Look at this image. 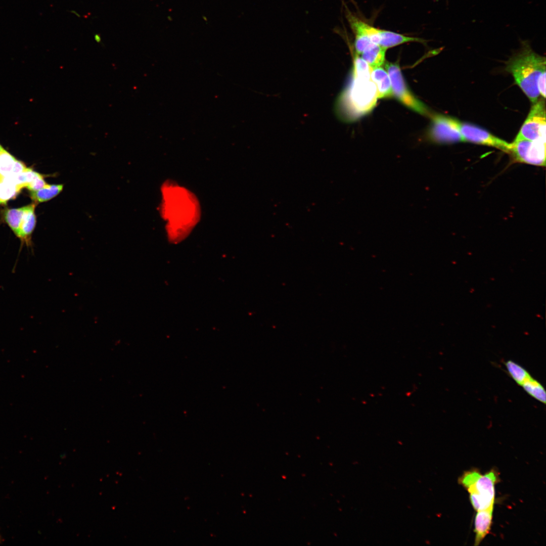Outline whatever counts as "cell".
Returning a JSON list of instances; mask_svg holds the SVG:
<instances>
[{
    "instance_id": "1",
    "label": "cell",
    "mask_w": 546,
    "mask_h": 546,
    "mask_svg": "<svg viewBox=\"0 0 546 546\" xmlns=\"http://www.w3.org/2000/svg\"><path fill=\"white\" fill-rule=\"evenodd\" d=\"M351 81L339 101V111L345 120L353 121L371 112L377 103V91L371 74L352 73Z\"/></svg>"
},
{
    "instance_id": "2",
    "label": "cell",
    "mask_w": 546,
    "mask_h": 546,
    "mask_svg": "<svg viewBox=\"0 0 546 546\" xmlns=\"http://www.w3.org/2000/svg\"><path fill=\"white\" fill-rule=\"evenodd\" d=\"M506 70L511 73L516 83L532 103L540 95L537 88L539 76L545 72V58L536 54L528 44L512 57L507 64Z\"/></svg>"
},
{
    "instance_id": "3",
    "label": "cell",
    "mask_w": 546,
    "mask_h": 546,
    "mask_svg": "<svg viewBox=\"0 0 546 546\" xmlns=\"http://www.w3.org/2000/svg\"><path fill=\"white\" fill-rule=\"evenodd\" d=\"M498 478L493 470L484 475L472 470L465 472L459 479V482L468 490L472 505L479 511L493 507L495 485Z\"/></svg>"
},
{
    "instance_id": "4",
    "label": "cell",
    "mask_w": 546,
    "mask_h": 546,
    "mask_svg": "<svg viewBox=\"0 0 546 546\" xmlns=\"http://www.w3.org/2000/svg\"><path fill=\"white\" fill-rule=\"evenodd\" d=\"M386 69L390 79L393 96L410 109L423 115H429L430 112L427 106L408 88L399 65L396 63H387Z\"/></svg>"
},
{
    "instance_id": "5",
    "label": "cell",
    "mask_w": 546,
    "mask_h": 546,
    "mask_svg": "<svg viewBox=\"0 0 546 546\" xmlns=\"http://www.w3.org/2000/svg\"><path fill=\"white\" fill-rule=\"evenodd\" d=\"M545 102L540 99L534 103L515 139L545 142Z\"/></svg>"
},
{
    "instance_id": "6",
    "label": "cell",
    "mask_w": 546,
    "mask_h": 546,
    "mask_svg": "<svg viewBox=\"0 0 546 546\" xmlns=\"http://www.w3.org/2000/svg\"><path fill=\"white\" fill-rule=\"evenodd\" d=\"M514 161L536 166L545 165V142L516 140L511 144L510 152Z\"/></svg>"
},
{
    "instance_id": "7",
    "label": "cell",
    "mask_w": 546,
    "mask_h": 546,
    "mask_svg": "<svg viewBox=\"0 0 546 546\" xmlns=\"http://www.w3.org/2000/svg\"><path fill=\"white\" fill-rule=\"evenodd\" d=\"M460 123L452 117L440 114L433 115L429 136L433 142L440 144L463 142Z\"/></svg>"
},
{
    "instance_id": "8",
    "label": "cell",
    "mask_w": 546,
    "mask_h": 546,
    "mask_svg": "<svg viewBox=\"0 0 546 546\" xmlns=\"http://www.w3.org/2000/svg\"><path fill=\"white\" fill-rule=\"evenodd\" d=\"M347 17L355 34L354 46L357 54H361L373 44H379V29L368 24L350 12L347 13Z\"/></svg>"
},
{
    "instance_id": "9",
    "label": "cell",
    "mask_w": 546,
    "mask_h": 546,
    "mask_svg": "<svg viewBox=\"0 0 546 546\" xmlns=\"http://www.w3.org/2000/svg\"><path fill=\"white\" fill-rule=\"evenodd\" d=\"M460 132L463 142L491 146L505 152H510L511 144L474 124L461 122Z\"/></svg>"
},
{
    "instance_id": "10",
    "label": "cell",
    "mask_w": 546,
    "mask_h": 546,
    "mask_svg": "<svg viewBox=\"0 0 546 546\" xmlns=\"http://www.w3.org/2000/svg\"><path fill=\"white\" fill-rule=\"evenodd\" d=\"M493 507L477 511L475 518V545H478L489 533L492 524Z\"/></svg>"
},
{
    "instance_id": "11",
    "label": "cell",
    "mask_w": 546,
    "mask_h": 546,
    "mask_svg": "<svg viewBox=\"0 0 546 546\" xmlns=\"http://www.w3.org/2000/svg\"><path fill=\"white\" fill-rule=\"evenodd\" d=\"M371 79L376 86L378 98L393 96L390 79L386 71L380 67L373 68Z\"/></svg>"
},
{
    "instance_id": "12",
    "label": "cell",
    "mask_w": 546,
    "mask_h": 546,
    "mask_svg": "<svg viewBox=\"0 0 546 546\" xmlns=\"http://www.w3.org/2000/svg\"><path fill=\"white\" fill-rule=\"evenodd\" d=\"M35 206V204H31L26 206L17 235L27 244L29 243L31 235L36 224V216L34 213Z\"/></svg>"
},
{
    "instance_id": "13",
    "label": "cell",
    "mask_w": 546,
    "mask_h": 546,
    "mask_svg": "<svg viewBox=\"0 0 546 546\" xmlns=\"http://www.w3.org/2000/svg\"><path fill=\"white\" fill-rule=\"evenodd\" d=\"M379 46L387 49L407 42H422L424 40L419 38L407 36L393 31L380 29Z\"/></svg>"
},
{
    "instance_id": "14",
    "label": "cell",
    "mask_w": 546,
    "mask_h": 546,
    "mask_svg": "<svg viewBox=\"0 0 546 546\" xmlns=\"http://www.w3.org/2000/svg\"><path fill=\"white\" fill-rule=\"evenodd\" d=\"M386 50L378 44H373L361 54V58L372 69L379 67L385 61Z\"/></svg>"
},
{
    "instance_id": "15",
    "label": "cell",
    "mask_w": 546,
    "mask_h": 546,
    "mask_svg": "<svg viewBox=\"0 0 546 546\" xmlns=\"http://www.w3.org/2000/svg\"><path fill=\"white\" fill-rule=\"evenodd\" d=\"M63 186V184H48L47 186L36 191H31V197L35 202L49 201L57 196L62 191Z\"/></svg>"
},
{
    "instance_id": "16",
    "label": "cell",
    "mask_w": 546,
    "mask_h": 546,
    "mask_svg": "<svg viewBox=\"0 0 546 546\" xmlns=\"http://www.w3.org/2000/svg\"><path fill=\"white\" fill-rule=\"evenodd\" d=\"M521 387L530 396L545 404L546 392L543 385L532 377L525 382Z\"/></svg>"
},
{
    "instance_id": "17",
    "label": "cell",
    "mask_w": 546,
    "mask_h": 546,
    "mask_svg": "<svg viewBox=\"0 0 546 546\" xmlns=\"http://www.w3.org/2000/svg\"><path fill=\"white\" fill-rule=\"evenodd\" d=\"M505 365L510 376L519 386L532 377L524 368L512 360H507Z\"/></svg>"
},
{
    "instance_id": "18",
    "label": "cell",
    "mask_w": 546,
    "mask_h": 546,
    "mask_svg": "<svg viewBox=\"0 0 546 546\" xmlns=\"http://www.w3.org/2000/svg\"><path fill=\"white\" fill-rule=\"evenodd\" d=\"M25 209L26 206L7 209L5 212V219L16 236L18 234Z\"/></svg>"
},
{
    "instance_id": "19",
    "label": "cell",
    "mask_w": 546,
    "mask_h": 546,
    "mask_svg": "<svg viewBox=\"0 0 546 546\" xmlns=\"http://www.w3.org/2000/svg\"><path fill=\"white\" fill-rule=\"evenodd\" d=\"M20 191V189L11 180L4 178L0 181V204H5L14 198Z\"/></svg>"
},
{
    "instance_id": "20",
    "label": "cell",
    "mask_w": 546,
    "mask_h": 546,
    "mask_svg": "<svg viewBox=\"0 0 546 546\" xmlns=\"http://www.w3.org/2000/svg\"><path fill=\"white\" fill-rule=\"evenodd\" d=\"M17 159L4 149L0 153V175L8 178L12 175Z\"/></svg>"
},
{
    "instance_id": "21",
    "label": "cell",
    "mask_w": 546,
    "mask_h": 546,
    "mask_svg": "<svg viewBox=\"0 0 546 546\" xmlns=\"http://www.w3.org/2000/svg\"><path fill=\"white\" fill-rule=\"evenodd\" d=\"M41 174L37 173L32 169L27 168L22 173L8 178L11 180L21 190L22 188L27 187V186L40 176Z\"/></svg>"
},
{
    "instance_id": "22",
    "label": "cell",
    "mask_w": 546,
    "mask_h": 546,
    "mask_svg": "<svg viewBox=\"0 0 546 546\" xmlns=\"http://www.w3.org/2000/svg\"><path fill=\"white\" fill-rule=\"evenodd\" d=\"M537 88L539 94L544 99L545 98V72H543L537 80Z\"/></svg>"
},
{
    "instance_id": "23",
    "label": "cell",
    "mask_w": 546,
    "mask_h": 546,
    "mask_svg": "<svg viewBox=\"0 0 546 546\" xmlns=\"http://www.w3.org/2000/svg\"><path fill=\"white\" fill-rule=\"evenodd\" d=\"M27 168L22 162L17 160L13 170L12 175L10 177L17 175L22 173Z\"/></svg>"
},
{
    "instance_id": "24",
    "label": "cell",
    "mask_w": 546,
    "mask_h": 546,
    "mask_svg": "<svg viewBox=\"0 0 546 546\" xmlns=\"http://www.w3.org/2000/svg\"><path fill=\"white\" fill-rule=\"evenodd\" d=\"M94 38L97 42H100L101 41V38L100 36L97 34L94 35Z\"/></svg>"
},
{
    "instance_id": "25",
    "label": "cell",
    "mask_w": 546,
    "mask_h": 546,
    "mask_svg": "<svg viewBox=\"0 0 546 546\" xmlns=\"http://www.w3.org/2000/svg\"><path fill=\"white\" fill-rule=\"evenodd\" d=\"M3 149H4L3 147L2 146V145H1V144H0V153L1 152V151H2L3 150Z\"/></svg>"
},
{
    "instance_id": "26",
    "label": "cell",
    "mask_w": 546,
    "mask_h": 546,
    "mask_svg": "<svg viewBox=\"0 0 546 546\" xmlns=\"http://www.w3.org/2000/svg\"><path fill=\"white\" fill-rule=\"evenodd\" d=\"M4 178L1 175H0V181L2 180Z\"/></svg>"
},
{
    "instance_id": "27",
    "label": "cell",
    "mask_w": 546,
    "mask_h": 546,
    "mask_svg": "<svg viewBox=\"0 0 546 546\" xmlns=\"http://www.w3.org/2000/svg\"><path fill=\"white\" fill-rule=\"evenodd\" d=\"M1 540H2V538H1V536L0 535V542L1 541Z\"/></svg>"
}]
</instances>
